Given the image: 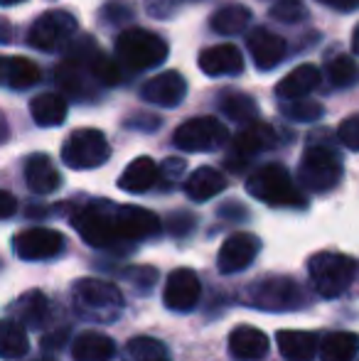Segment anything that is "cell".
Listing matches in <instances>:
<instances>
[{"label":"cell","mask_w":359,"mask_h":361,"mask_svg":"<svg viewBox=\"0 0 359 361\" xmlns=\"http://www.w3.org/2000/svg\"><path fill=\"white\" fill-rule=\"evenodd\" d=\"M72 226L94 248L116 251L121 246L118 231H116L114 224V204H109V202H96V204L84 207L72 219Z\"/></svg>","instance_id":"8"},{"label":"cell","mask_w":359,"mask_h":361,"mask_svg":"<svg viewBox=\"0 0 359 361\" xmlns=\"http://www.w3.org/2000/svg\"><path fill=\"white\" fill-rule=\"evenodd\" d=\"M219 111L229 121L241 126L256 123V116H259V106L251 96L241 94V91H221L219 96Z\"/></svg>","instance_id":"29"},{"label":"cell","mask_w":359,"mask_h":361,"mask_svg":"<svg viewBox=\"0 0 359 361\" xmlns=\"http://www.w3.org/2000/svg\"><path fill=\"white\" fill-rule=\"evenodd\" d=\"M246 192H249L254 200L264 202L271 207H305V195L300 192V187L293 182L291 172L286 170L278 162L264 165L249 175L246 180Z\"/></svg>","instance_id":"1"},{"label":"cell","mask_w":359,"mask_h":361,"mask_svg":"<svg viewBox=\"0 0 359 361\" xmlns=\"http://www.w3.org/2000/svg\"><path fill=\"white\" fill-rule=\"evenodd\" d=\"M276 140H278L276 130H273L269 123H259V121H256V123L246 126L234 138V143H231V155L226 157V165H229L231 170H234V167L239 170L251 157H256L259 152L276 145Z\"/></svg>","instance_id":"13"},{"label":"cell","mask_w":359,"mask_h":361,"mask_svg":"<svg viewBox=\"0 0 359 361\" xmlns=\"http://www.w3.org/2000/svg\"><path fill=\"white\" fill-rule=\"evenodd\" d=\"M13 251L23 261H44L64 251V236L54 228L35 226L25 228L13 238Z\"/></svg>","instance_id":"12"},{"label":"cell","mask_w":359,"mask_h":361,"mask_svg":"<svg viewBox=\"0 0 359 361\" xmlns=\"http://www.w3.org/2000/svg\"><path fill=\"white\" fill-rule=\"evenodd\" d=\"M251 23V10L246 5H224L214 13L212 18V30L217 35H224V37H231V35H241Z\"/></svg>","instance_id":"32"},{"label":"cell","mask_w":359,"mask_h":361,"mask_svg":"<svg viewBox=\"0 0 359 361\" xmlns=\"http://www.w3.org/2000/svg\"><path fill=\"white\" fill-rule=\"evenodd\" d=\"M281 114L286 116V118L296 121V123H310V121H317L322 116V106L317 104V101H310V99L283 101Z\"/></svg>","instance_id":"36"},{"label":"cell","mask_w":359,"mask_h":361,"mask_svg":"<svg viewBox=\"0 0 359 361\" xmlns=\"http://www.w3.org/2000/svg\"><path fill=\"white\" fill-rule=\"evenodd\" d=\"M116 59L126 69L145 72L168 59V42L145 27H128L116 37Z\"/></svg>","instance_id":"3"},{"label":"cell","mask_w":359,"mask_h":361,"mask_svg":"<svg viewBox=\"0 0 359 361\" xmlns=\"http://www.w3.org/2000/svg\"><path fill=\"white\" fill-rule=\"evenodd\" d=\"M18 3H25V0H0L3 8H10V5H18Z\"/></svg>","instance_id":"50"},{"label":"cell","mask_w":359,"mask_h":361,"mask_svg":"<svg viewBox=\"0 0 359 361\" xmlns=\"http://www.w3.org/2000/svg\"><path fill=\"white\" fill-rule=\"evenodd\" d=\"M200 295L202 286L197 273L190 271V268H178V271L170 273L168 283H165L163 302L173 312H192L200 302Z\"/></svg>","instance_id":"16"},{"label":"cell","mask_w":359,"mask_h":361,"mask_svg":"<svg viewBox=\"0 0 359 361\" xmlns=\"http://www.w3.org/2000/svg\"><path fill=\"white\" fill-rule=\"evenodd\" d=\"M342 177V162L327 145H310L300 157L298 180L308 192H330Z\"/></svg>","instance_id":"7"},{"label":"cell","mask_w":359,"mask_h":361,"mask_svg":"<svg viewBox=\"0 0 359 361\" xmlns=\"http://www.w3.org/2000/svg\"><path fill=\"white\" fill-rule=\"evenodd\" d=\"M278 352L288 361H312L320 352V344L312 332H300V329H281L276 334Z\"/></svg>","instance_id":"23"},{"label":"cell","mask_w":359,"mask_h":361,"mask_svg":"<svg viewBox=\"0 0 359 361\" xmlns=\"http://www.w3.org/2000/svg\"><path fill=\"white\" fill-rule=\"evenodd\" d=\"M160 180V167L150 157H135L123 175L118 177V187L128 195H143Z\"/></svg>","instance_id":"24"},{"label":"cell","mask_w":359,"mask_h":361,"mask_svg":"<svg viewBox=\"0 0 359 361\" xmlns=\"http://www.w3.org/2000/svg\"><path fill=\"white\" fill-rule=\"evenodd\" d=\"M246 47H249L251 57H254V64L261 72L276 69L278 64L286 59V49H288L286 39L266 27H256L254 32L246 37Z\"/></svg>","instance_id":"18"},{"label":"cell","mask_w":359,"mask_h":361,"mask_svg":"<svg viewBox=\"0 0 359 361\" xmlns=\"http://www.w3.org/2000/svg\"><path fill=\"white\" fill-rule=\"evenodd\" d=\"M308 10L300 0H278L273 3L271 8V18L278 20V23H286V25H296L300 20H305Z\"/></svg>","instance_id":"37"},{"label":"cell","mask_w":359,"mask_h":361,"mask_svg":"<svg viewBox=\"0 0 359 361\" xmlns=\"http://www.w3.org/2000/svg\"><path fill=\"white\" fill-rule=\"evenodd\" d=\"M30 349L28 332L18 319H0V359H23Z\"/></svg>","instance_id":"30"},{"label":"cell","mask_w":359,"mask_h":361,"mask_svg":"<svg viewBox=\"0 0 359 361\" xmlns=\"http://www.w3.org/2000/svg\"><path fill=\"white\" fill-rule=\"evenodd\" d=\"M79 30V23L67 10H49L39 15L28 32V44L39 52H57L67 47Z\"/></svg>","instance_id":"9"},{"label":"cell","mask_w":359,"mask_h":361,"mask_svg":"<svg viewBox=\"0 0 359 361\" xmlns=\"http://www.w3.org/2000/svg\"><path fill=\"white\" fill-rule=\"evenodd\" d=\"M39 81V67L35 62H30L28 57H13L8 59V69H5V81L10 89H32Z\"/></svg>","instance_id":"33"},{"label":"cell","mask_w":359,"mask_h":361,"mask_svg":"<svg viewBox=\"0 0 359 361\" xmlns=\"http://www.w3.org/2000/svg\"><path fill=\"white\" fill-rule=\"evenodd\" d=\"M197 64L207 76H231L244 72V54L234 44H217L202 49Z\"/></svg>","instance_id":"19"},{"label":"cell","mask_w":359,"mask_h":361,"mask_svg":"<svg viewBox=\"0 0 359 361\" xmlns=\"http://www.w3.org/2000/svg\"><path fill=\"white\" fill-rule=\"evenodd\" d=\"M145 8L150 15H158V18H170L178 8V0H145Z\"/></svg>","instance_id":"40"},{"label":"cell","mask_w":359,"mask_h":361,"mask_svg":"<svg viewBox=\"0 0 359 361\" xmlns=\"http://www.w3.org/2000/svg\"><path fill=\"white\" fill-rule=\"evenodd\" d=\"M67 329H59V332H47L42 339V347L44 349H59L64 347V342H67Z\"/></svg>","instance_id":"43"},{"label":"cell","mask_w":359,"mask_h":361,"mask_svg":"<svg viewBox=\"0 0 359 361\" xmlns=\"http://www.w3.org/2000/svg\"><path fill=\"white\" fill-rule=\"evenodd\" d=\"M114 224L121 243H133L150 238L160 231V219L143 207H114Z\"/></svg>","instance_id":"14"},{"label":"cell","mask_w":359,"mask_h":361,"mask_svg":"<svg viewBox=\"0 0 359 361\" xmlns=\"http://www.w3.org/2000/svg\"><path fill=\"white\" fill-rule=\"evenodd\" d=\"M229 354L236 361H261L269 354V337L261 329L241 324L229 334Z\"/></svg>","instance_id":"21"},{"label":"cell","mask_w":359,"mask_h":361,"mask_svg":"<svg viewBox=\"0 0 359 361\" xmlns=\"http://www.w3.org/2000/svg\"><path fill=\"white\" fill-rule=\"evenodd\" d=\"M246 305L264 312H293L305 305V293L291 278H261L246 290Z\"/></svg>","instance_id":"6"},{"label":"cell","mask_w":359,"mask_h":361,"mask_svg":"<svg viewBox=\"0 0 359 361\" xmlns=\"http://www.w3.org/2000/svg\"><path fill=\"white\" fill-rule=\"evenodd\" d=\"M168 349L153 337H133L126 344V361H165Z\"/></svg>","instance_id":"35"},{"label":"cell","mask_w":359,"mask_h":361,"mask_svg":"<svg viewBox=\"0 0 359 361\" xmlns=\"http://www.w3.org/2000/svg\"><path fill=\"white\" fill-rule=\"evenodd\" d=\"M18 212V200L10 192L0 190V219H10Z\"/></svg>","instance_id":"42"},{"label":"cell","mask_w":359,"mask_h":361,"mask_svg":"<svg viewBox=\"0 0 359 361\" xmlns=\"http://www.w3.org/2000/svg\"><path fill=\"white\" fill-rule=\"evenodd\" d=\"M74 305L89 319L99 322H114L123 310V295L109 281L84 278L74 286Z\"/></svg>","instance_id":"5"},{"label":"cell","mask_w":359,"mask_h":361,"mask_svg":"<svg viewBox=\"0 0 359 361\" xmlns=\"http://www.w3.org/2000/svg\"><path fill=\"white\" fill-rule=\"evenodd\" d=\"M94 47L96 42L91 37L77 39V44L69 47L64 62L57 67V84L72 99L79 101L96 99V91H99L101 84L96 81L94 72H91V52H94Z\"/></svg>","instance_id":"2"},{"label":"cell","mask_w":359,"mask_h":361,"mask_svg":"<svg viewBox=\"0 0 359 361\" xmlns=\"http://www.w3.org/2000/svg\"><path fill=\"white\" fill-rule=\"evenodd\" d=\"M322 74L315 64H300L296 67L291 74H286L276 86V94L281 96L283 101H298V99H305L312 89H317L320 84Z\"/></svg>","instance_id":"22"},{"label":"cell","mask_w":359,"mask_h":361,"mask_svg":"<svg viewBox=\"0 0 359 361\" xmlns=\"http://www.w3.org/2000/svg\"><path fill=\"white\" fill-rule=\"evenodd\" d=\"M261 251V241L254 236V233H231L219 248V256H217V266L224 276H231V273H241L254 263V258L259 256Z\"/></svg>","instance_id":"15"},{"label":"cell","mask_w":359,"mask_h":361,"mask_svg":"<svg viewBox=\"0 0 359 361\" xmlns=\"http://www.w3.org/2000/svg\"><path fill=\"white\" fill-rule=\"evenodd\" d=\"M359 354V337L355 332H332L322 339V361H355Z\"/></svg>","instance_id":"31"},{"label":"cell","mask_w":359,"mask_h":361,"mask_svg":"<svg viewBox=\"0 0 359 361\" xmlns=\"http://www.w3.org/2000/svg\"><path fill=\"white\" fill-rule=\"evenodd\" d=\"M130 278H133V281H130L133 286H140L143 290H148L155 283L158 273H155L153 268H135V271H130Z\"/></svg>","instance_id":"41"},{"label":"cell","mask_w":359,"mask_h":361,"mask_svg":"<svg viewBox=\"0 0 359 361\" xmlns=\"http://www.w3.org/2000/svg\"><path fill=\"white\" fill-rule=\"evenodd\" d=\"M13 310L18 314V322L28 324V327H42L49 317V302H47V295L39 293V290H30V293L20 295L18 302H13Z\"/></svg>","instance_id":"28"},{"label":"cell","mask_w":359,"mask_h":361,"mask_svg":"<svg viewBox=\"0 0 359 361\" xmlns=\"http://www.w3.org/2000/svg\"><path fill=\"white\" fill-rule=\"evenodd\" d=\"M5 69H8V59L0 57V81H5Z\"/></svg>","instance_id":"49"},{"label":"cell","mask_w":359,"mask_h":361,"mask_svg":"<svg viewBox=\"0 0 359 361\" xmlns=\"http://www.w3.org/2000/svg\"><path fill=\"white\" fill-rule=\"evenodd\" d=\"M25 182L35 195H52L62 185V175L54 167L52 157L44 152H35L25 162Z\"/></svg>","instance_id":"20"},{"label":"cell","mask_w":359,"mask_h":361,"mask_svg":"<svg viewBox=\"0 0 359 361\" xmlns=\"http://www.w3.org/2000/svg\"><path fill=\"white\" fill-rule=\"evenodd\" d=\"M226 138H229V133L214 116H200V118L185 121L173 135L175 145L185 152L214 150V147L224 145Z\"/></svg>","instance_id":"11"},{"label":"cell","mask_w":359,"mask_h":361,"mask_svg":"<svg viewBox=\"0 0 359 361\" xmlns=\"http://www.w3.org/2000/svg\"><path fill=\"white\" fill-rule=\"evenodd\" d=\"M116 354V344L109 334L82 332L74 339L72 357L74 361H109Z\"/></svg>","instance_id":"27"},{"label":"cell","mask_w":359,"mask_h":361,"mask_svg":"<svg viewBox=\"0 0 359 361\" xmlns=\"http://www.w3.org/2000/svg\"><path fill=\"white\" fill-rule=\"evenodd\" d=\"M13 42V27H10L8 20L0 18V44H10Z\"/></svg>","instance_id":"47"},{"label":"cell","mask_w":359,"mask_h":361,"mask_svg":"<svg viewBox=\"0 0 359 361\" xmlns=\"http://www.w3.org/2000/svg\"><path fill=\"white\" fill-rule=\"evenodd\" d=\"M111 157L106 135L96 128H79L69 133L62 145V162L72 170H94Z\"/></svg>","instance_id":"10"},{"label":"cell","mask_w":359,"mask_h":361,"mask_svg":"<svg viewBox=\"0 0 359 361\" xmlns=\"http://www.w3.org/2000/svg\"><path fill=\"white\" fill-rule=\"evenodd\" d=\"M104 10H109V13H116L114 18H106V23H126V20L130 18V10L126 8V5H121V3H111V5H106Z\"/></svg>","instance_id":"44"},{"label":"cell","mask_w":359,"mask_h":361,"mask_svg":"<svg viewBox=\"0 0 359 361\" xmlns=\"http://www.w3.org/2000/svg\"><path fill=\"white\" fill-rule=\"evenodd\" d=\"M165 361H168V359H165Z\"/></svg>","instance_id":"53"},{"label":"cell","mask_w":359,"mask_h":361,"mask_svg":"<svg viewBox=\"0 0 359 361\" xmlns=\"http://www.w3.org/2000/svg\"><path fill=\"white\" fill-rule=\"evenodd\" d=\"M182 172H185V160H180V157H168V160L160 165V182H163L165 187H170L175 180H180Z\"/></svg>","instance_id":"39"},{"label":"cell","mask_w":359,"mask_h":361,"mask_svg":"<svg viewBox=\"0 0 359 361\" xmlns=\"http://www.w3.org/2000/svg\"><path fill=\"white\" fill-rule=\"evenodd\" d=\"M226 190V177L214 167H200L185 182V195L192 202H207Z\"/></svg>","instance_id":"25"},{"label":"cell","mask_w":359,"mask_h":361,"mask_svg":"<svg viewBox=\"0 0 359 361\" xmlns=\"http://www.w3.org/2000/svg\"><path fill=\"white\" fill-rule=\"evenodd\" d=\"M325 74L335 89H350V86H355L359 81V64L352 57H347V54H340V57L327 62Z\"/></svg>","instance_id":"34"},{"label":"cell","mask_w":359,"mask_h":361,"mask_svg":"<svg viewBox=\"0 0 359 361\" xmlns=\"http://www.w3.org/2000/svg\"><path fill=\"white\" fill-rule=\"evenodd\" d=\"M337 138L350 150H359V114L342 121L340 128H337Z\"/></svg>","instance_id":"38"},{"label":"cell","mask_w":359,"mask_h":361,"mask_svg":"<svg viewBox=\"0 0 359 361\" xmlns=\"http://www.w3.org/2000/svg\"><path fill=\"white\" fill-rule=\"evenodd\" d=\"M30 114H32L35 123L42 126V128L62 126L64 118H67V99L62 94H54V91L37 94L30 101Z\"/></svg>","instance_id":"26"},{"label":"cell","mask_w":359,"mask_h":361,"mask_svg":"<svg viewBox=\"0 0 359 361\" xmlns=\"http://www.w3.org/2000/svg\"><path fill=\"white\" fill-rule=\"evenodd\" d=\"M5 138V123H3V116H0V140Z\"/></svg>","instance_id":"51"},{"label":"cell","mask_w":359,"mask_h":361,"mask_svg":"<svg viewBox=\"0 0 359 361\" xmlns=\"http://www.w3.org/2000/svg\"><path fill=\"white\" fill-rule=\"evenodd\" d=\"M187 94V81L180 72H163L155 74L153 79H148L140 89V96L143 101L153 106H163V109H173V106L182 104Z\"/></svg>","instance_id":"17"},{"label":"cell","mask_w":359,"mask_h":361,"mask_svg":"<svg viewBox=\"0 0 359 361\" xmlns=\"http://www.w3.org/2000/svg\"><path fill=\"white\" fill-rule=\"evenodd\" d=\"M308 273H310L312 288L322 298H337L347 288L352 286L357 276V261L342 253H315L308 263Z\"/></svg>","instance_id":"4"},{"label":"cell","mask_w":359,"mask_h":361,"mask_svg":"<svg viewBox=\"0 0 359 361\" xmlns=\"http://www.w3.org/2000/svg\"><path fill=\"white\" fill-rule=\"evenodd\" d=\"M320 3L335 10H355L359 5V0H320Z\"/></svg>","instance_id":"46"},{"label":"cell","mask_w":359,"mask_h":361,"mask_svg":"<svg viewBox=\"0 0 359 361\" xmlns=\"http://www.w3.org/2000/svg\"><path fill=\"white\" fill-rule=\"evenodd\" d=\"M37 361H54V359H37Z\"/></svg>","instance_id":"52"},{"label":"cell","mask_w":359,"mask_h":361,"mask_svg":"<svg viewBox=\"0 0 359 361\" xmlns=\"http://www.w3.org/2000/svg\"><path fill=\"white\" fill-rule=\"evenodd\" d=\"M352 49H355V54H359V25L355 30V37H352Z\"/></svg>","instance_id":"48"},{"label":"cell","mask_w":359,"mask_h":361,"mask_svg":"<svg viewBox=\"0 0 359 361\" xmlns=\"http://www.w3.org/2000/svg\"><path fill=\"white\" fill-rule=\"evenodd\" d=\"M192 226H195V219H192L190 214H180L178 221L173 219V233H187Z\"/></svg>","instance_id":"45"}]
</instances>
